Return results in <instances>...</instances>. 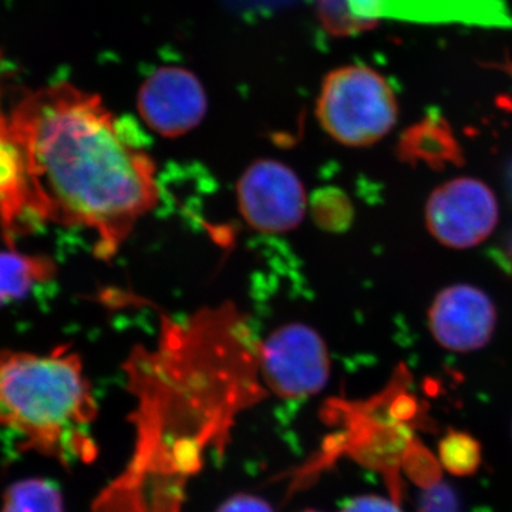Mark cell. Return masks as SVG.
I'll use <instances>...</instances> for the list:
<instances>
[{
    "label": "cell",
    "instance_id": "obj_14",
    "mask_svg": "<svg viewBox=\"0 0 512 512\" xmlns=\"http://www.w3.org/2000/svg\"><path fill=\"white\" fill-rule=\"evenodd\" d=\"M2 512H64L62 493L42 478L18 481L6 491Z\"/></svg>",
    "mask_w": 512,
    "mask_h": 512
},
{
    "label": "cell",
    "instance_id": "obj_5",
    "mask_svg": "<svg viewBox=\"0 0 512 512\" xmlns=\"http://www.w3.org/2000/svg\"><path fill=\"white\" fill-rule=\"evenodd\" d=\"M323 28L333 36L375 29L384 19L429 25L512 28L504 0H312Z\"/></svg>",
    "mask_w": 512,
    "mask_h": 512
},
{
    "label": "cell",
    "instance_id": "obj_2",
    "mask_svg": "<svg viewBox=\"0 0 512 512\" xmlns=\"http://www.w3.org/2000/svg\"><path fill=\"white\" fill-rule=\"evenodd\" d=\"M40 225L93 232L109 262L160 200L153 158L97 94L49 84L9 109Z\"/></svg>",
    "mask_w": 512,
    "mask_h": 512
},
{
    "label": "cell",
    "instance_id": "obj_9",
    "mask_svg": "<svg viewBox=\"0 0 512 512\" xmlns=\"http://www.w3.org/2000/svg\"><path fill=\"white\" fill-rule=\"evenodd\" d=\"M138 113L160 136H184L197 127L207 111L200 80L181 67H161L141 86Z\"/></svg>",
    "mask_w": 512,
    "mask_h": 512
},
{
    "label": "cell",
    "instance_id": "obj_11",
    "mask_svg": "<svg viewBox=\"0 0 512 512\" xmlns=\"http://www.w3.org/2000/svg\"><path fill=\"white\" fill-rule=\"evenodd\" d=\"M40 227L33 208L22 141L0 92V229L9 247Z\"/></svg>",
    "mask_w": 512,
    "mask_h": 512
},
{
    "label": "cell",
    "instance_id": "obj_10",
    "mask_svg": "<svg viewBox=\"0 0 512 512\" xmlns=\"http://www.w3.org/2000/svg\"><path fill=\"white\" fill-rule=\"evenodd\" d=\"M497 309L490 296L471 285L443 289L429 311L434 339L453 352L467 353L484 348L493 338Z\"/></svg>",
    "mask_w": 512,
    "mask_h": 512
},
{
    "label": "cell",
    "instance_id": "obj_7",
    "mask_svg": "<svg viewBox=\"0 0 512 512\" xmlns=\"http://www.w3.org/2000/svg\"><path fill=\"white\" fill-rule=\"evenodd\" d=\"M494 192L476 178H457L436 188L426 207L427 228L448 248L476 247L498 224Z\"/></svg>",
    "mask_w": 512,
    "mask_h": 512
},
{
    "label": "cell",
    "instance_id": "obj_17",
    "mask_svg": "<svg viewBox=\"0 0 512 512\" xmlns=\"http://www.w3.org/2000/svg\"><path fill=\"white\" fill-rule=\"evenodd\" d=\"M420 512H460L456 494L447 484H434L421 497Z\"/></svg>",
    "mask_w": 512,
    "mask_h": 512
},
{
    "label": "cell",
    "instance_id": "obj_15",
    "mask_svg": "<svg viewBox=\"0 0 512 512\" xmlns=\"http://www.w3.org/2000/svg\"><path fill=\"white\" fill-rule=\"evenodd\" d=\"M440 460L443 467L456 476H471L481 463L478 441L463 431H448L440 443Z\"/></svg>",
    "mask_w": 512,
    "mask_h": 512
},
{
    "label": "cell",
    "instance_id": "obj_8",
    "mask_svg": "<svg viewBox=\"0 0 512 512\" xmlns=\"http://www.w3.org/2000/svg\"><path fill=\"white\" fill-rule=\"evenodd\" d=\"M237 194L242 217L256 231L284 234L305 217V188L298 175L279 161L252 164L239 178Z\"/></svg>",
    "mask_w": 512,
    "mask_h": 512
},
{
    "label": "cell",
    "instance_id": "obj_18",
    "mask_svg": "<svg viewBox=\"0 0 512 512\" xmlns=\"http://www.w3.org/2000/svg\"><path fill=\"white\" fill-rule=\"evenodd\" d=\"M340 512H403L399 505L386 500V498L377 497V495H362V497L353 498L349 503L343 505Z\"/></svg>",
    "mask_w": 512,
    "mask_h": 512
},
{
    "label": "cell",
    "instance_id": "obj_16",
    "mask_svg": "<svg viewBox=\"0 0 512 512\" xmlns=\"http://www.w3.org/2000/svg\"><path fill=\"white\" fill-rule=\"evenodd\" d=\"M315 215L322 227L343 231L352 224L353 207L342 191L326 190L316 201Z\"/></svg>",
    "mask_w": 512,
    "mask_h": 512
},
{
    "label": "cell",
    "instance_id": "obj_13",
    "mask_svg": "<svg viewBox=\"0 0 512 512\" xmlns=\"http://www.w3.org/2000/svg\"><path fill=\"white\" fill-rule=\"evenodd\" d=\"M56 274L57 266L49 256L23 254L13 247L0 251V306L20 301Z\"/></svg>",
    "mask_w": 512,
    "mask_h": 512
},
{
    "label": "cell",
    "instance_id": "obj_20",
    "mask_svg": "<svg viewBox=\"0 0 512 512\" xmlns=\"http://www.w3.org/2000/svg\"><path fill=\"white\" fill-rule=\"evenodd\" d=\"M491 259L505 274L512 275V231L508 232L497 247L491 249Z\"/></svg>",
    "mask_w": 512,
    "mask_h": 512
},
{
    "label": "cell",
    "instance_id": "obj_22",
    "mask_svg": "<svg viewBox=\"0 0 512 512\" xmlns=\"http://www.w3.org/2000/svg\"><path fill=\"white\" fill-rule=\"evenodd\" d=\"M503 70H505V72L510 74V76L512 77V63L505 64V66H503Z\"/></svg>",
    "mask_w": 512,
    "mask_h": 512
},
{
    "label": "cell",
    "instance_id": "obj_4",
    "mask_svg": "<svg viewBox=\"0 0 512 512\" xmlns=\"http://www.w3.org/2000/svg\"><path fill=\"white\" fill-rule=\"evenodd\" d=\"M316 114L343 146L366 147L392 131L399 109L386 77L367 66H345L323 80Z\"/></svg>",
    "mask_w": 512,
    "mask_h": 512
},
{
    "label": "cell",
    "instance_id": "obj_3",
    "mask_svg": "<svg viewBox=\"0 0 512 512\" xmlns=\"http://www.w3.org/2000/svg\"><path fill=\"white\" fill-rule=\"evenodd\" d=\"M97 403L82 357L69 346L47 353L0 350V426L18 433L23 450L67 466L97 454L87 427Z\"/></svg>",
    "mask_w": 512,
    "mask_h": 512
},
{
    "label": "cell",
    "instance_id": "obj_1",
    "mask_svg": "<svg viewBox=\"0 0 512 512\" xmlns=\"http://www.w3.org/2000/svg\"><path fill=\"white\" fill-rule=\"evenodd\" d=\"M123 369L136 443L90 512H183L207 456H224L239 414L268 393L259 340L229 302L181 319L163 313L156 343L136 346Z\"/></svg>",
    "mask_w": 512,
    "mask_h": 512
},
{
    "label": "cell",
    "instance_id": "obj_19",
    "mask_svg": "<svg viewBox=\"0 0 512 512\" xmlns=\"http://www.w3.org/2000/svg\"><path fill=\"white\" fill-rule=\"evenodd\" d=\"M217 512H274L271 505L255 495L238 494L229 498Z\"/></svg>",
    "mask_w": 512,
    "mask_h": 512
},
{
    "label": "cell",
    "instance_id": "obj_12",
    "mask_svg": "<svg viewBox=\"0 0 512 512\" xmlns=\"http://www.w3.org/2000/svg\"><path fill=\"white\" fill-rule=\"evenodd\" d=\"M397 157L403 163L426 164L436 171L448 165L464 164L463 147L446 117L437 109H431L423 119L403 131L397 144Z\"/></svg>",
    "mask_w": 512,
    "mask_h": 512
},
{
    "label": "cell",
    "instance_id": "obj_6",
    "mask_svg": "<svg viewBox=\"0 0 512 512\" xmlns=\"http://www.w3.org/2000/svg\"><path fill=\"white\" fill-rule=\"evenodd\" d=\"M259 372L268 392L282 400H303L328 383L325 340L302 323H289L259 342Z\"/></svg>",
    "mask_w": 512,
    "mask_h": 512
},
{
    "label": "cell",
    "instance_id": "obj_23",
    "mask_svg": "<svg viewBox=\"0 0 512 512\" xmlns=\"http://www.w3.org/2000/svg\"><path fill=\"white\" fill-rule=\"evenodd\" d=\"M305 512H316V511H305Z\"/></svg>",
    "mask_w": 512,
    "mask_h": 512
},
{
    "label": "cell",
    "instance_id": "obj_21",
    "mask_svg": "<svg viewBox=\"0 0 512 512\" xmlns=\"http://www.w3.org/2000/svg\"><path fill=\"white\" fill-rule=\"evenodd\" d=\"M505 180H507L508 194H510L512 201V163L510 164V167H508L507 174H505Z\"/></svg>",
    "mask_w": 512,
    "mask_h": 512
}]
</instances>
